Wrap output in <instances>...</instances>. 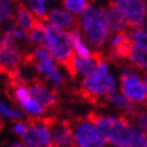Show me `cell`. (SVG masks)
I'll use <instances>...</instances> for the list:
<instances>
[{
  "mask_svg": "<svg viewBox=\"0 0 147 147\" xmlns=\"http://www.w3.org/2000/svg\"><path fill=\"white\" fill-rule=\"evenodd\" d=\"M26 127H27V123L24 120H15L12 121V132L16 136H22L23 134H24V131H26Z\"/></svg>",
  "mask_w": 147,
  "mask_h": 147,
  "instance_id": "30",
  "label": "cell"
},
{
  "mask_svg": "<svg viewBox=\"0 0 147 147\" xmlns=\"http://www.w3.org/2000/svg\"><path fill=\"white\" fill-rule=\"evenodd\" d=\"M26 61L23 43L18 42H0V69L5 73L19 70Z\"/></svg>",
  "mask_w": 147,
  "mask_h": 147,
  "instance_id": "11",
  "label": "cell"
},
{
  "mask_svg": "<svg viewBox=\"0 0 147 147\" xmlns=\"http://www.w3.org/2000/svg\"><path fill=\"white\" fill-rule=\"evenodd\" d=\"M26 147H53L50 135V120L35 119L27 123L26 131L20 136Z\"/></svg>",
  "mask_w": 147,
  "mask_h": 147,
  "instance_id": "10",
  "label": "cell"
},
{
  "mask_svg": "<svg viewBox=\"0 0 147 147\" xmlns=\"http://www.w3.org/2000/svg\"><path fill=\"white\" fill-rule=\"evenodd\" d=\"M0 71H1V69H0Z\"/></svg>",
  "mask_w": 147,
  "mask_h": 147,
  "instance_id": "34",
  "label": "cell"
},
{
  "mask_svg": "<svg viewBox=\"0 0 147 147\" xmlns=\"http://www.w3.org/2000/svg\"><path fill=\"white\" fill-rule=\"evenodd\" d=\"M146 3H147V0H146Z\"/></svg>",
  "mask_w": 147,
  "mask_h": 147,
  "instance_id": "35",
  "label": "cell"
},
{
  "mask_svg": "<svg viewBox=\"0 0 147 147\" xmlns=\"http://www.w3.org/2000/svg\"><path fill=\"white\" fill-rule=\"evenodd\" d=\"M129 28L147 26L146 0H112L109 5Z\"/></svg>",
  "mask_w": 147,
  "mask_h": 147,
  "instance_id": "7",
  "label": "cell"
},
{
  "mask_svg": "<svg viewBox=\"0 0 147 147\" xmlns=\"http://www.w3.org/2000/svg\"><path fill=\"white\" fill-rule=\"evenodd\" d=\"M51 0H24L23 5L35 16L38 20H45L50 9Z\"/></svg>",
  "mask_w": 147,
  "mask_h": 147,
  "instance_id": "22",
  "label": "cell"
},
{
  "mask_svg": "<svg viewBox=\"0 0 147 147\" xmlns=\"http://www.w3.org/2000/svg\"><path fill=\"white\" fill-rule=\"evenodd\" d=\"M43 47L47 50V53L53 57V59L59 66H67L73 55L69 31L57 28L45 23V42Z\"/></svg>",
  "mask_w": 147,
  "mask_h": 147,
  "instance_id": "5",
  "label": "cell"
},
{
  "mask_svg": "<svg viewBox=\"0 0 147 147\" xmlns=\"http://www.w3.org/2000/svg\"><path fill=\"white\" fill-rule=\"evenodd\" d=\"M81 92L86 98L97 101L117 92L119 84L112 70L111 59L98 55L97 65L90 76L81 80Z\"/></svg>",
  "mask_w": 147,
  "mask_h": 147,
  "instance_id": "3",
  "label": "cell"
},
{
  "mask_svg": "<svg viewBox=\"0 0 147 147\" xmlns=\"http://www.w3.org/2000/svg\"><path fill=\"white\" fill-rule=\"evenodd\" d=\"M11 97L13 102L16 104V107L23 112V115L28 116L31 120L43 119L46 109L31 96L27 82L26 84H11Z\"/></svg>",
  "mask_w": 147,
  "mask_h": 147,
  "instance_id": "8",
  "label": "cell"
},
{
  "mask_svg": "<svg viewBox=\"0 0 147 147\" xmlns=\"http://www.w3.org/2000/svg\"><path fill=\"white\" fill-rule=\"evenodd\" d=\"M98 55L90 58H81V57H73L70 59V62L67 63V71L70 73V76L73 77H80L81 80L85 77L90 76L96 69L97 65Z\"/></svg>",
  "mask_w": 147,
  "mask_h": 147,
  "instance_id": "15",
  "label": "cell"
},
{
  "mask_svg": "<svg viewBox=\"0 0 147 147\" xmlns=\"http://www.w3.org/2000/svg\"><path fill=\"white\" fill-rule=\"evenodd\" d=\"M23 112L19 109L16 105H13L7 100L0 98V119L7 121H15V120H22L23 119Z\"/></svg>",
  "mask_w": 147,
  "mask_h": 147,
  "instance_id": "24",
  "label": "cell"
},
{
  "mask_svg": "<svg viewBox=\"0 0 147 147\" xmlns=\"http://www.w3.org/2000/svg\"><path fill=\"white\" fill-rule=\"evenodd\" d=\"M11 147H26V146H24L22 142H16V143H12V144H11Z\"/></svg>",
  "mask_w": 147,
  "mask_h": 147,
  "instance_id": "32",
  "label": "cell"
},
{
  "mask_svg": "<svg viewBox=\"0 0 147 147\" xmlns=\"http://www.w3.org/2000/svg\"><path fill=\"white\" fill-rule=\"evenodd\" d=\"M143 81H144V90H146V104H147V73L143 74Z\"/></svg>",
  "mask_w": 147,
  "mask_h": 147,
  "instance_id": "31",
  "label": "cell"
},
{
  "mask_svg": "<svg viewBox=\"0 0 147 147\" xmlns=\"http://www.w3.org/2000/svg\"><path fill=\"white\" fill-rule=\"evenodd\" d=\"M117 84H119L117 90L131 102H134L139 107L142 104H146L144 81H143V76L140 74V71H138L129 65H123L120 67Z\"/></svg>",
  "mask_w": 147,
  "mask_h": 147,
  "instance_id": "6",
  "label": "cell"
},
{
  "mask_svg": "<svg viewBox=\"0 0 147 147\" xmlns=\"http://www.w3.org/2000/svg\"><path fill=\"white\" fill-rule=\"evenodd\" d=\"M125 61L128 62L129 66H132L138 71L147 73V50L138 49L129 45L127 54H125Z\"/></svg>",
  "mask_w": 147,
  "mask_h": 147,
  "instance_id": "19",
  "label": "cell"
},
{
  "mask_svg": "<svg viewBox=\"0 0 147 147\" xmlns=\"http://www.w3.org/2000/svg\"><path fill=\"white\" fill-rule=\"evenodd\" d=\"M28 59H30V63L34 67V70L39 74L42 81L47 82L54 89H59L61 86H63L65 76L61 71V67L43 46L34 47L30 53Z\"/></svg>",
  "mask_w": 147,
  "mask_h": 147,
  "instance_id": "4",
  "label": "cell"
},
{
  "mask_svg": "<svg viewBox=\"0 0 147 147\" xmlns=\"http://www.w3.org/2000/svg\"><path fill=\"white\" fill-rule=\"evenodd\" d=\"M96 128L105 142L115 147H147V136L142 131L128 120L127 116L97 115L90 116Z\"/></svg>",
  "mask_w": 147,
  "mask_h": 147,
  "instance_id": "1",
  "label": "cell"
},
{
  "mask_svg": "<svg viewBox=\"0 0 147 147\" xmlns=\"http://www.w3.org/2000/svg\"><path fill=\"white\" fill-rule=\"evenodd\" d=\"M129 47L128 36L127 32H121V34H112L109 40L107 43L108 50V59L112 61H123L125 59V54Z\"/></svg>",
  "mask_w": 147,
  "mask_h": 147,
  "instance_id": "16",
  "label": "cell"
},
{
  "mask_svg": "<svg viewBox=\"0 0 147 147\" xmlns=\"http://www.w3.org/2000/svg\"><path fill=\"white\" fill-rule=\"evenodd\" d=\"M27 39V32L22 31L12 22L0 27V42H18L23 43Z\"/></svg>",
  "mask_w": 147,
  "mask_h": 147,
  "instance_id": "21",
  "label": "cell"
},
{
  "mask_svg": "<svg viewBox=\"0 0 147 147\" xmlns=\"http://www.w3.org/2000/svg\"><path fill=\"white\" fill-rule=\"evenodd\" d=\"M16 7L15 0H0V27L12 22Z\"/></svg>",
  "mask_w": 147,
  "mask_h": 147,
  "instance_id": "26",
  "label": "cell"
},
{
  "mask_svg": "<svg viewBox=\"0 0 147 147\" xmlns=\"http://www.w3.org/2000/svg\"><path fill=\"white\" fill-rule=\"evenodd\" d=\"M73 147H105L107 142L90 117L81 119L73 125Z\"/></svg>",
  "mask_w": 147,
  "mask_h": 147,
  "instance_id": "9",
  "label": "cell"
},
{
  "mask_svg": "<svg viewBox=\"0 0 147 147\" xmlns=\"http://www.w3.org/2000/svg\"><path fill=\"white\" fill-rule=\"evenodd\" d=\"M108 12H109V24H111L112 34H121V32L128 31V27L125 26V23L111 7H108Z\"/></svg>",
  "mask_w": 147,
  "mask_h": 147,
  "instance_id": "28",
  "label": "cell"
},
{
  "mask_svg": "<svg viewBox=\"0 0 147 147\" xmlns=\"http://www.w3.org/2000/svg\"><path fill=\"white\" fill-rule=\"evenodd\" d=\"M50 135L54 147H73V125L66 120H50Z\"/></svg>",
  "mask_w": 147,
  "mask_h": 147,
  "instance_id": "13",
  "label": "cell"
},
{
  "mask_svg": "<svg viewBox=\"0 0 147 147\" xmlns=\"http://www.w3.org/2000/svg\"><path fill=\"white\" fill-rule=\"evenodd\" d=\"M146 146H147V139H146Z\"/></svg>",
  "mask_w": 147,
  "mask_h": 147,
  "instance_id": "33",
  "label": "cell"
},
{
  "mask_svg": "<svg viewBox=\"0 0 147 147\" xmlns=\"http://www.w3.org/2000/svg\"><path fill=\"white\" fill-rule=\"evenodd\" d=\"M134 124L142 131L144 135H147V109L146 111H139L134 116Z\"/></svg>",
  "mask_w": 147,
  "mask_h": 147,
  "instance_id": "29",
  "label": "cell"
},
{
  "mask_svg": "<svg viewBox=\"0 0 147 147\" xmlns=\"http://www.w3.org/2000/svg\"><path fill=\"white\" fill-rule=\"evenodd\" d=\"M105 100H107L108 104H111L112 107L120 109L121 112H124L125 115H129V116H132V117L140 111L139 105H136V104H134V102H131L128 98H125L119 90L115 92L113 94H111V96H108Z\"/></svg>",
  "mask_w": 147,
  "mask_h": 147,
  "instance_id": "20",
  "label": "cell"
},
{
  "mask_svg": "<svg viewBox=\"0 0 147 147\" xmlns=\"http://www.w3.org/2000/svg\"><path fill=\"white\" fill-rule=\"evenodd\" d=\"M59 5L71 15H74L76 18H78L90 5V0H59Z\"/></svg>",
  "mask_w": 147,
  "mask_h": 147,
  "instance_id": "27",
  "label": "cell"
},
{
  "mask_svg": "<svg viewBox=\"0 0 147 147\" xmlns=\"http://www.w3.org/2000/svg\"><path fill=\"white\" fill-rule=\"evenodd\" d=\"M45 23L61 28V30H65V31H70L77 27V18L58 4L50 7L49 12L45 18Z\"/></svg>",
  "mask_w": 147,
  "mask_h": 147,
  "instance_id": "14",
  "label": "cell"
},
{
  "mask_svg": "<svg viewBox=\"0 0 147 147\" xmlns=\"http://www.w3.org/2000/svg\"><path fill=\"white\" fill-rule=\"evenodd\" d=\"M69 38H70L71 49H73V55L74 57H81V58H90L97 55L93 47L88 43V40L84 38V35L81 34L78 28H73L69 31Z\"/></svg>",
  "mask_w": 147,
  "mask_h": 147,
  "instance_id": "17",
  "label": "cell"
},
{
  "mask_svg": "<svg viewBox=\"0 0 147 147\" xmlns=\"http://www.w3.org/2000/svg\"><path fill=\"white\" fill-rule=\"evenodd\" d=\"M38 22H39V20H38L23 4L16 7L15 13H13L12 23L18 27V28H20L22 31H24V32L30 31Z\"/></svg>",
  "mask_w": 147,
  "mask_h": 147,
  "instance_id": "18",
  "label": "cell"
},
{
  "mask_svg": "<svg viewBox=\"0 0 147 147\" xmlns=\"http://www.w3.org/2000/svg\"><path fill=\"white\" fill-rule=\"evenodd\" d=\"M127 36L131 46L147 50V26L129 28L127 31Z\"/></svg>",
  "mask_w": 147,
  "mask_h": 147,
  "instance_id": "23",
  "label": "cell"
},
{
  "mask_svg": "<svg viewBox=\"0 0 147 147\" xmlns=\"http://www.w3.org/2000/svg\"><path fill=\"white\" fill-rule=\"evenodd\" d=\"M27 85H28V90H30L31 96L45 108L46 111L51 109V108L57 105L58 102L57 89L50 86L47 82L42 80H34L31 82H27Z\"/></svg>",
  "mask_w": 147,
  "mask_h": 147,
  "instance_id": "12",
  "label": "cell"
},
{
  "mask_svg": "<svg viewBox=\"0 0 147 147\" xmlns=\"http://www.w3.org/2000/svg\"><path fill=\"white\" fill-rule=\"evenodd\" d=\"M27 43H30L32 47L43 46L45 42V22L39 20L30 31H27Z\"/></svg>",
  "mask_w": 147,
  "mask_h": 147,
  "instance_id": "25",
  "label": "cell"
},
{
  "mask_svg": "<svg viewBox=\"0 0 147 147\" xmlns=\"http://www.w3.org/2000/svg\"><path fill=\"white\" fill-rule=\"evenodd\" d=\"M77 28L93 50L105 49L112 35L108 7L90 3L89 7L77 18Z\"/></svg>",
  "mask_w": 147,
  "mask_h": 147,
  "instance_id": "2",
  "label": "cell"
}]
</instances>
